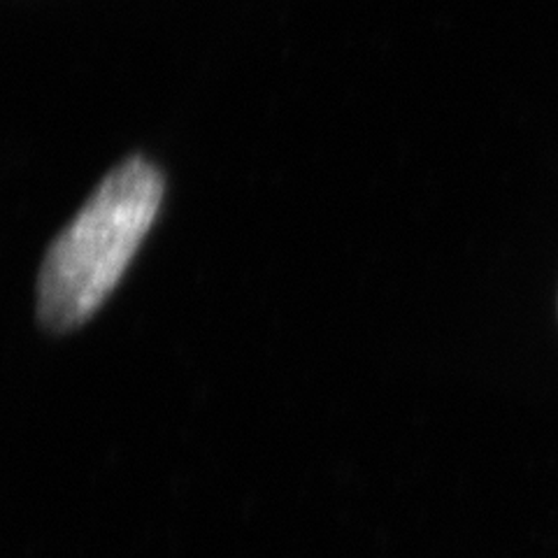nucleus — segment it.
I'll return each instance as SVG.
<instances>
[{
	"instance_id": "obj_1",
	"label": "nucleus",
	"mask_w": 558,
	"mask_h": 558,
	"mask_svg": "<svg viewBox=\"0 0 558 558\" xmlns=\"http://www.w3.org/2000/svg\"><path fill=\"white\" fill-rule=\"evenodd\" d=\"M163 174L143 156L108 172L51 242L38 275V317L54 330L84 324L124 277L163 201Z\"/></svg>"
}]
</instances>
